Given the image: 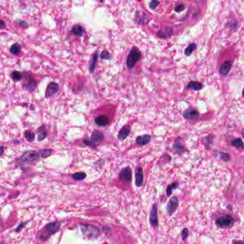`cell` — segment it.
Here are the masks:
<instances>
[{"label":"cell","mask_w":244,"mask_h":244,"mask_svg":"<svg viewBox=\"0 0 244 244\" xmlns=\"http://www.w3.org/2000/svg\"><path fill=\"white\" fill-rule=\"evenodd\" d=\"M95 122L99 126L105 127L109 124V119L107 115H99L95 118Z\"/></svg>","instance_id":"cell-19"},{"label":"cell","mask_w":244,"mask_h":244,"mask_svg":"<svg viewBox=\"0 0 244 244\" xmlns=\"http://www.w3.org/2000/svg\"><path fill=\"white\" fill-rule=\"evenodd\" d=\"M215 224L219 228L228 229L231 228L234 225V219L231 215L224 214L215 219Z\"/></svg>","instance_id":"cell-4"},{"label":"cell","mask_w":244,"mask_h":244,"mask_svg":"<svg viewBox=\"0 0 244 244\" xmlns=\"http://www.w3.org/2000/svg\"><path fill=\"white\" fill-rule=\"evenodd\" d=\"M189 234L188 229L187 227H185L183 229L181 233V237L182 240L184 241L187 240Z\"/></svg>","instance_id":"cell-35"},{"label":"cell","mask_w":244,"mask_h":244,"mask_svg":"<svg viewBox=\"0 0 244 244\" xmlns=\"http://www.w3.org/2000/svg\"><path fill=\"white\" fill-rule=\"evenodd\" d=\"M40 156L38 151L28 150L25 152L20 157L15 159V163L21 167L23 170L26 167L34 166L40 160Z\"/></svg>","instance_id":"cell-1"},{"label":"cell","mask_w":244,"mask_h":244,"mask_svg":"<svg viewBox=\"0 0 244 244\" xmlns=\"http://www.w3.org/2000/svg\"><path fill=\"white\" fill-rule=\"evenodd\" d=\"M144 175L143 168L141 166L137 168L135 172V184L138 188L142 187L144 184Z\"/></svg>","instance_id":"cell-12"},{"label":"cell","mask_w":244,"mask_h":244,"mask_svg":"<svg viewBox=\"0 0 244 244\" xmlns=\"http://www.w3.org/2000/svg\"><path fill=\"white\" fill-rule=\"evenodd\" d=\"M172 147L176 154L179 156H183L187 150L183 139L181 137H178L175 140Z\"/></svg>","instance_id":"cell-7"},{"label":"cell","mask_w":244,"mask_h":244,"mask_svg":"<svg viewBox=\"0 0 244 244\" xmlns=\"http://www.w3.org/2000/svg\"><path fill=\"white\" fill-rule=\"evenodd\" d=\"M185 9L184 5L183 4H180L176 6L174 8V11L176 13H179L183 11Z\"/></svg>","instance_id":"cell-37"},{"label":"cell","mask_w":244,"mask_h":244,"mask_svg":"<svg viewBox=\"0 0 244 244\" xmlns=\"http://www.w3.org/2000/svg\"><path fill=\"white\" fill-rule=\"evenodd\" d=\"M37 140L39 142L44 141L47 137V132L45 125H42L37 129Z\"/></svg>","instance_id":"cell-22"},{"label":"cell","mask_w":244,"mask_h":244,"mask_svg":"<svg viewBox=\"0 0 244 244\" xmlns=\"http://www.w3.org/2000/svg\"><path fill=\"white\" fill-rule=\"evenodd\" d=\"M179 183L178 182L175 181L168 184L166 188V196L168 197H170L173 194V191L179 188Z\"/></svg>","instance_id":"cell-23"},{"label":"cell","mask_w":244,"mask_h":244,"mask_svg":"<svg viewBox=\"0 0 244 244\" xmlns=\"http://www.w3.org/2000/svg\"><path fill=\"white\" fill-rule=\"evenodd\" d=\"M87 176V174L83 172H76L72 175V177L75 181H82L85 179Z\"/></svg>","instance_id":"cell-29"},{"label":"cell","mask_w":244,"mask_h":244,"mask_svg":"<svg viewBox=\"0 0 244 244\" xmlns=\"http://www.w3.org/2000/svg\"><path fill=\"white\" fill-rule=\"evenodd\" d=\"M38 152L41 158L45 159V158H47L49 157H50L52 155L53 150L51 148L44 149L40 150Z\"/></svg>","instance_id":"cell-27"},{"label":"cell","mask_w":244,"mask_h":244,"mask_svg":"<svg viewBox=\"0 0 244 244\" xmlns=\"http://www.w3.org/2000/svg\"><path fill=\"white\" fill-rule=\"evenodd\" d=\"M230 144L234 148L237 149H244V143L241 138L233 139L230 141Z\"/></svg>","instance_id":"cell-25"},{"label":"cell","mask_w":244,"mask_h":244,"mask_svg":"<svg viewBox=\"0 0 244 244\" xmlns=\"http://www.w3.org/2000/svg\"><path fill=\"white\" fill-rule=\"evenodd\" d=\"M219 155L220 158L224 162H228L231 159L230 155L229 153H227L219 152Z\"/></svg>","instance_id":"cell-32"},{"label":"cell","mask_w":244,"mask_h":244,"mask_svg":"<svg viewBox=\"0 0 244 244\" xmlns=\"http://www.w3.org/2000/svg\"><path fill=\"white\" fill-rule=\"evenodd\" d=\"M11 76H12V79L15 82L21 81L24 77L23 75L20 72L17 71L13 72Z\"/></svg>","instance_id":"cell-30"},{"label":"cell","mask_w":244,"mask_h":244,"mask_svg":"<svg viewBox=\"0 0 244 244\" xmlns=\"http://www.w3.org/2000/svg\"><path fill=\"white\" fill-rule=\"evenodd\" d=\"M151 140V135L148 134L139 135L135 139L137 145L140 146L147 145L150 143Z\"/></svg>","instance_id":"cell-16"},{"label":"cell","mask_w":244,"mask_h":244,"mask_svg":"<svg viewBox=\"0 0 244 244\" xmlns=\"http://www.w3.org/2000/svg\"><path fill=\"white\" fill-rule=\"evenodd\" d=\"M215 135L214 134H208L202 138V144L205 146V149L207 150L211 149L214 145Z\"/></svg>","instance_id":"cell-13"},{"label":"cell","mask_w":244,"mask_h":244,"mask_svg":"<svg viewBox=\"0 0 244 244\" xmlns=\"http://www.w3.org/2000/svg\"><path fill=\"white\" fill-rule=\"evenodd\" d=\"M19 25L21 27H26L27 25V23L26 21H19Z\"/></svg>","instance_id":"cell-40"},{"label":"cell","mask_w":244,"mask_h":244,"mask_svg":"<svg viewBox=\"0 0 244 244\" xmlns=\"http://www.w3.org/2000/svg\"><path fill=\"white\" fill-rule=\"evenodd\" d=\"M232 67V63L230 60H226L221 65L219 70L220 74L222 76H227Z\"/></svg>","instance_id":"cell-17"},{"label":"cell","mask_w":244,"mask_h":244,"mask_svg":"<svg viewBox=\"0 0 244 244\" xmlns=\"http://www.w3.org/2000/svg\"><path fill=\"white\" fill-rule=\"evenodd\" d=\"M21 45L18 43H15L12 45L10 48V52L14 56H18L21 51Z\"/></svg>","instance_id":"cell-26"},{"label":"cell","mask_w":244,"mask_h":244,"mask_svg":"<svg viewBox=\"0 0 244 244\" xmlns=\"http://www.w3.org/2000/svg\"><path fill=\"white\" fill-rule=\"evenodd\" d=\"M37 81L33 77L29 76L25 86L27 91L29 93H32L37 89Z\"/></svg>","instance_id":"cell-18"},{"label":"cell","mask_w":244,"mask_h":244,"mask_svg":"<svg viewBox=\"0 0 244 244\" xmlns=\"http://www.w3.org/2000/svg\"><path fill=\"white\" fill-rule=\"evenodd\" d=\"M60 222L55 221L47 224L44 229L48 234L52 235L58 231L60 229Z\"/></svg>","instance_id":"cell-11"},{"label":"cell","mask_w":244,"mask_h":244,"mask_svg":"<svg viewBox=\"0 0 244 244\" xmlns=\"http://www.w3.org/2000/svg\"><path fill=\"white\" fill-rule=\"evenodd\" d=\"M203 88V84L201 83L196 81H190L188 85L187 88L188 90H193V91H199L202 89Z\"/></svg>","instance_id":"cell-21"},{"label":"cell","mask_w":244,"mask_h":244,"mask_svg":"<svg viewBox=\"0 0 244 244\" xmlns=\"http://www.w3.org/2000/svg\"><path fill=\"white\" fill-rule=\"evenodd\" d=\"M105 134L100 130H95L91 134L90 139L84 138V145L93 149H97V147L104 141Z\"/></svg>","instance_id":"cell-2"},{"label":"cell","mask_w":244,"mask_h":244,"mask_svg":"<svg viewBox=\"0 0 244 244\" xmlns=\"http://www.w3.org/2000/svg\"><path fill=\"white\" fill-rule=\"evenodd\" d=\"M141 52L137 46H133L130 50L126 60V65L128 68H132L141 59Z\"/></svg>","instance_id":"cell-5"},{"label":"cell","mask_w":244,"mask_h":244,"mask_svg":"<svg viewBox=\"0 0 244 244\" xmlns=\"http://www.w3.org/2000/svg\"><path fill=\"white\" fill-rule=\"evenodd\" d=\"M4 150H5V147L4 146H0V157L3 156L4 153Z\"/></svg>","instance_id":"cell-41"},{"label":"cell","mask_w":244,"mask_h":244,"mask_svg":"<svg viewBox=\"0 0 244 244\" xmlns=\"http://www.w3.org/2000/svg\"><path fill=\"white\" fill-rule=\"evenodd\" d=\"M232 243V244H244L243 241L241 240H233Z\"/></svg>","instance_id":"cell-42"},{"label":"cell","mask_w":244,"mask_h":244,"mask_svg":"<svg viewBox=\"0 0 244 244\" xmlns=\"http://www.w3.org/2000/svg\"><path fill=\"white\" fill-rule=\"evenodd\" d=\"M25 137L27 141L30 143L33 142L35 140V134L29 130H26L25 131Z\"/></svg>","instance_id":"cell-31"},{"label":"cell","mask_w":244,"mask_h":244,"mask_svg":"<svg viewBox=\"0 0 244 244\" xmlns=\"http://www.w3.org/2000/svg\"><path fill=\"white\" fill-rule=\"evenodd\" d=\"M6 27V23L2 20L0 19V30L4 29Z\"/></svg>","instance_id":"cell-39"},{"label":"cell","mask_w":244,"mask_h":244,"mask_svg":"<svg viewBox=\"0 0 244 244\" xmlns=\"http://www.w3.org/2000/svg\"><path fill=\"white\" fill-rule=\"evenodd\" d=\"M149 221L151 225L154 228L157 227L159 225L158 216V206L157 203H154L152 206L150 212Z\"/></svg>","instance_id":"cell-10"},{"label":"cell","mask_w":244,"mask_h":244,"mask_svg":"<svg viewBox=\"0 0 244 244\" xmlns=\"http://www.w3.org/2000/svg\"><path fill=\"white\" fill-rule=\"evenodd\" d=\"M79 227L83 234L88 238L95 239L100 234V230L95 226L81 223Z\"/></svg>","instance_id":"cell-3"},{"label":"cell","mask_w":244,"mask_h":244,"mask_svg":"<svg viewBox=\"0 0 244 244\" xmlns=\"http://www.w3.org/2000/svg\"><path fill=\"white\" fill-rule=\"evenodd\" d=\"M131 130V127L129 125H125L121 128L118 134L117 138L120 141H124L129 136Z\"/></svg>","instance_id":"cell-15"},{"label":"cell","mask_w":244,"mask_h":244,"mask_svg":"<svg viewBox=\"0 0 244 244\" xmlns=\"http://www.w3.org/2000/svg\"><path fill=\"white\" fill-rule=\"evenodd\" d=\"M160 2L157 0H153L149 4L150 8L152 10H155L160 5Z\"/></svg>","instance_id":"cell-34"},{"label":"cell","mask_w":244,"mask_h":244,"mask_svg":"<svg viewBox=\"0 0 244 244\" xmlns=\"http://www.w3.org/2000/svg\"><path fill=\"white\" fill-rule=\"evenodd\" d=\"M132 176V170L129 166L122 168L119 172V179L124 182L127 183H131Z\"/></svg>","instance_id":"cell-6"},{"label":"cell","mask_w":244,"mask_h":244,"mask_svg":"<svg viewBox=\"0 0 244 244\" xmlns=\"http://www.w3.org/2000/svg\"><path fill=\"white\" fill-rule=\"evenodd\" d=\"M72 32L76 36L82 37L84 32V29L83 27L78 24L74 25L72 29Z\"/></svg>","instance_id":"cell-24"},{"label":"cell","mask_w":244,"mask_h":244,"mask_svg":"<svg viewBox=\"0 0 244 244\" xmlns=\"http://www.w3.org/2000/svg\"><path fill=\"white\" fill-rule=\"evenodd\" d=\"M197 45L195 43H191L184 49V54L187 56H189L192 55V52L196 49Z\"/></svg>","instance_id":"cell-28"},{"label":"cell","mask_w":244,"mask_h":244,"mask_svg":"<svg viewBox=\"0 0 244 244\" xmlns=\"http://www.w3.org/2000/svg\"><path fill=\"white\" fill-rule=\"evenodd\" d=\"M178 206H179V200L178 198L175 196H172L171 198H170L169 200L166 205V214L169 216H172L176 212V210H177Z\"/></svg>","instance_id":"cell-8"},{"label":"cell","mask_w":244,"mask_h":244,"mask_svg":"<svg viewBox=\"0 0 244 244\" xmlns=\"http://www.w3.org/2000/svg\"><path fill=\"white\" fill-rule=\"evenodd\" d=\"M174 34V31L171 27H166L163 30L158 32L157 35L158 37L162 38H168L171 37Z\"/></svg>","instance_id":"cell-20"},{"label":"cell","mask_w":244,"mask_h":244,"mask_svg":"<svg viewBox=\"0 0 244 244\" xmlns=\"http://www.w3.org/2000/svg\"><path fill=\"white\" fill-rule=\"evenodd\" d=\"M182 115L187 120H196L199 118V112L194 108H188L183 112Z\"/></svg>","instance_id":"cell-9"},{"label":"cell","mask_w":244,"mask_h":244,"mask_svg":"<svg viewBox=\"0 0 244 244\" xmlns=\"http://www.w3.org/2000/svg\"><path fill=\"white\" fill-rule=\"evenodd\" d=\"M25 223H24V222H22V223L20 224L19 226H18V227L16 228V232H20L23 229V228L25 227Z\"/></svg>","instance_id":"cell-38"},{"label":"cell","mask_w":244,"mask_h":244,"mask_svg":"<svg viewBox=\"0 0 244 244\" xmlns=\"http://www.w3.org/2000/svg\"><path fill=\"white\" fill-rule=\"evenodd\" d=\"M100 57L102 59H103L108 60V59H110V57H111V55H110L109 52L107 51V50H104L102 52L101 54Z\"/></svg>","instance_id":"cell-36"},{"label":"cell","mask_w":244,"mask_h":244,"mask_svg":"<svg viewBox=\"0 0 244 244\" xmlns=\"http://www.w3.org/2000/svg\"><path fill=\"white\" fill-rule=\"evenodd\" d=\"M59 87L57 83L52 82L49 83L46 88L45 93V96L46 98H50L55 95L58 91Z\"/></svg>","instance_id":"cell-14"},{"label":"cell","mask_w":244,"mask_h":244,"mask_svg":"<svg viewBox=\"0 0 244 244\" xmlns=\"http://www.w3.org/2000/svg\"><path fill=\"white\" fill-rule=\"evenodd\" d=\"M98 53H97L95 54L93 56V59H92V62L91 63V65L90 66V70L91 71V73H93L94 72L95 65H96L97 60H98Z\"/></svg>","instance_id":"cell-33"}]
</instances>
